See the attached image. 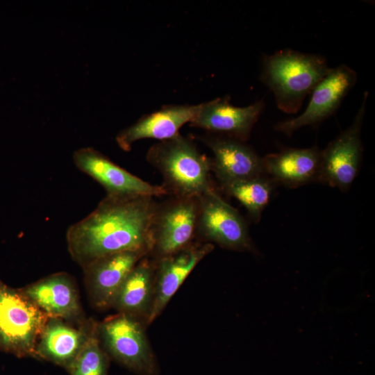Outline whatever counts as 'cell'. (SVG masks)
Here are the masks:
<instances>
[{"instance_id": "obj_6", "label": "cell", "mask_w": 375, "mask_h": 375, "mask_svg": "<svg viewBox=\"0 0 375 375\" xmlns=\"http://www.w3.org/2000/svg\"><path fill=\"white\" fill-rule=\"evenodd\" d=\"M367 98L368 92H365L351 126L321 151L318 181L342 192L349 190L360 168L363 152L361 128Z\"/></svg>"}, {"instance_id": "obj_7", "label": "cell", "mask_w": 375, "mask_h": 375, "mask_svg": "<svg viewBox=\"0 0 375 375\" xmlns=\"http://www.w3.org/2000/svg\"><path fill=\"white\" fill-rule=\"evenodd\" d=\"M198 211V197L173 196L157 204L151 250L162 258L189 246L197 233Z\"/></svg>"}, {"instance_id": "obj_20", "label": "cell", "mask_w": 375, "mask_h": 375, "mask_svg": "<svg viewBox=\"0 0 375 375\" xmlns=\"http://www.w3.org/2000/svg\"><path fill=\"white\" fill-rule=\"evenodd\" d=\"M276 186L269 178L262 175L231 182L221 187L246 208L254 222H258Z\"/></svg>"}, {"instance_id": "obj_18", "label": "cell", "mask_w": 375, "mask_h": 375, "mask_svg": "<svg viewBox=\"0 0 375 375\" xmlns=\"http://www.w3.org/2000/svg\"><path fill=\"white\" fill-rule=\"evenodd\" d=\"M67 322L49 318L37 344L35 356L65 367L71 363L87 340L93 322L85 321L78 328Z\"/></svg>"}, {"instance_id": "obj_5", "label": "cell", "mask_w": 375, "mask_h": 375, "mask_svg": "<svg viewBox=\"0 0 375 375\" xmlns=\"http://www.w3.org/2000/svg\"><path fill=\"white\" fill-rule=\"evenodd\" d=\"M198 203L197 233L227 249L256 252L245 219L213 187L198 197Z\"/></svg>"}, {"instance_id": "obj_10", "label": "cell", "mask_w": 375, "mask_h": 375, "mask_svg": "<svg viewBox=\"0 0 375 375\" xmlns=\"http://www.w3.org/2000/svg\"><path fill=\"white\" fill-rule=\"evenodd\" d=\"M98 328L100 340L112 356L136 370L151 368L153 359L149 343L134 317L119 312L105 319Z\"/></svg>"}, {"instance_id": "obj_4", "label": "cell", "mask_w": 375, "mask_h": 375, "mask_svg": "<svg viewBox=\"0 0 375 375\" xmlns=\"http://www.w3.org/2000/svg\"><path fill=\"white\" fill-rule=\"evenodd\" d=\"M49 317L22 290L0 279V350L18 357L35 356Z\"/></svg>"}, {"instance_id": "obj_2", "label": "cell", "mask_w": 375, "mask_h": 375, "mask_svg": "<svg viewBox=\"0 0 375 375\" xmlns=\"http://www.w3.org/2000/svg\"><path fill=\"white\" fill-rule=\"evenodd\" d=\"M331 69L321 55L285 49L264 56L260 80L274 94L278 109L292 114Z\"/></svg>"}, {"instance_id": "obj_9", "label": "cell", "mask_w": 375, "mask_h": 375, "mask_svg": "<svg viewBox=\"0 0 375 375\" xmlns=\"http://www.w3.org/2000/svg\"><path fill=\"white\" fill-rule=\"evenodd\" d=\"M75 165L88 174L112 196L161 197L168 192L162 185H153L131 174L92 147L76 151Z\"/></svg>"}, {"instance_id": "obj_16", "label": "cell", "mask_w": 375, "mask_h": 375, "mask_svg": "<svg viewBox=\"0 0 375 375\" xmlns=\"http://www.w3.org/2000/svg\"><path fill=\"white\" fill-rule=\"evenodd\" d=\"M212 249L210 243L190 244L176 253L160 258L149 322H152L161 312L195 266Z\"/></svg>"}, {"instance_id": "obj_19", "label": "cell", "mask_w": 375, "mask_h": 375, "mask_svg": "<svg viewBox=\"0 0 375 375\" xmlns=\"http://www.w3.org/2000/svg\"><path fill=\"white\" fill-rule=\"evenodd\" d=\"M142 259L125 278L112 304L120 313L132 317L149 310L153 301V269Z\"/></svg>"}, {"instance_id": "obj_13", "label": "cell", "mask_w": 375, "mask_h": 375, "mask_svg": "<svg viewBox=\"0 0 375 375\" xmlns=\"http://www.w3.org/2000/svg\"><path fill=\"white\" fill-rule=\"evenodd\" d=\"M145 254L133 251L115 253L101 257L83 269L92 303L99 309L112 306L125 278Z\"/></svg>"}, {"instance_id": "obj_11", "label": "cell", "mask_w": 375, "mask_h": 375, "mask_svg": "<svg viewBox=\"0 0 375 375\" xmlns=\"http://www.w3.org/2000/svg\"><path fill=\"white\" fill-rule=\"evenodd\" d=\"M264 106L262 100L238 107L231 103L229 97H219L202 103L199 112L190 124L212 134L245 142L249 138Z\"/></svg>"}, {"instance_id": "obj_3", "label": "cell", "mask_w": 375, "mask_h": 375, "mask_svg": "<svg viewBox=\"0 0 375 375\" xmlns=\"http://www.w3.org/2000/svg\"><path fill=\"white\" fill-rule=\"evenodd\" d=\"M147 158L160 172L162 186L173 196L198 197L212 188L210 159L181 134L153 144Z\"/></svg>"}, {"instance_id": "obj_8", "label": "cell", "mask_w": 375, "mask_h": 375, "mask_svg": "<svg viewBox=\"0 0 375 375\" xmlns=\"http://www.w3.org/2000/svg\"><path fill=\"white\" fill-rule=\"evenodd\" d=\"M356 81V72L347 65L331 68L311 91L306 110L296 117L278 122L274 129L291 136L303 126L322 122L335 112Z\"/></svg>"}, {"instance_id": "obj_17", "label": "cell", "mask_w": 375, "mask_h": 375, "mask_svg": "<svg viewBox=\"0 0 375 375\" xmlns=\"http://www.w3.org/2000/svg\"><path fill=\"white\" fill-rule=\"evenodd\" d=\"M264 174L276 185L297 188L318 182L321 150L289 148L262 158Z\"/></svg>"}, {"instance_id": "obj_14", "label": "cell", "mask_w": 375, "mask_h": 375, "mask_svg": "<svg viewBox=\"0 0 375 375\" xmlns=\"http://www.w3.org/2000/svg\"><path fill=\"white\" fill-rule=\"evenodd\" d=\"M201 107V103L163 106L120 131L116 137L117 143L128 151L135 142L142 139H172L180 134L179 130L184 124L194 119Z\"/></svg>"}, {"instance_id": "obj_21", "label": "cell", "mask_w": 375, "mask_h": 375, "mask_svg": "<svg viewBox=\"0 0 375 375\" xmlns=\"http://www.w3.org/2000/svg\"><path fill=\"white\" fill-rule=\"evenodd\" d=\"M94 322L78 355L67 367L72 375H106V360Z\"/></svg>"}, {"instance_id": "obj_12", "label": "cell", "mask_w": 375, "mask_h": 375, "mask_svg": "<svg viewBox=\"0 0 375 375\" xmlns=\"http://www.w3.org/2000/svg\"><path fill=\"white\" fill-rule=\"evenodd\" d=\"M211 150V169L220 185L264 174L263 160L245 142L208 133L199 138Z\"/></svg>"}, {"instance_id": "obj_1", "label": "cell", "mask_w": 375, "mask_h": 375, "mask_svg": "<svg viewBox=\"0 0 375 375\" xmlns=\"http://www.w3.org/2000/svg\"><path fill=\"white\" fill-rule=\"evenodd\" d=\"M157 204L151 196L107 195L87 217L67 231V248L83 269L123 251L152 249L151 226Z\"/></svg>"}, {"instance_id": "obj_15", "label": "cell", "mask_w": 375, "mask_h": 375, "mask_svg": "<svg viewBox=\"0 0 375 375\" xmlns=\"http://www.w3.org/2000/svg\"><path fill=\"white\" fill-rule=\"evenodd\" d=\"M22 290L49 317L83 322L78 290L67 273L51 274Z\"/></svg>"}]
</instances>
